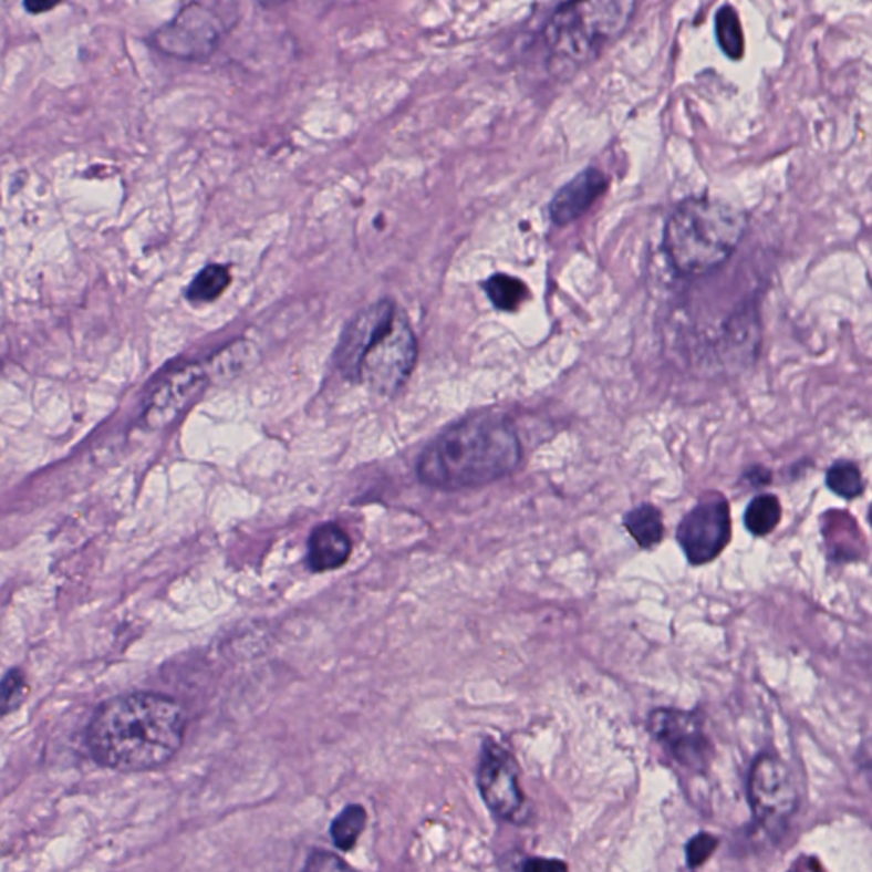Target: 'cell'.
I'll list each match as a JSON object with an SVG mask.
<instances>
[{
    "mask_svg": "<svg viewBox=\"0 0 872 872\" xmlns=\"http://www.w3.org/2000/svg\"><path fill=\"white\" fill-rule=\"evenodd\" d=\"M185 713L176 700L152 692L104 700L91 717L87 747L101 767L147 772L173 760L185 739Z\"/></svg>",
    "mask_w": 872,
    "mask_h": 872,
    "instance_id": "cell-1",
    "label": "cell"
},
{
    "mask_svg": "<svg viewBox=\"0 0 872 872\" xmlns=\"http://www.w3.org/2000/svg\"><path fill=\"white\" fill-rule=\"evenodd\" d=\"M521 460L517 429L501 414H477L436 436L423 450L418 477L429 488H479L504 479Z\"/></svg>",
    "mask_w": 872,
    "mask_h": 872,
    "instance_id": "cell-2",
    "label": "cell"
},
{
    "mask_svg": "<svg viewBox=\"0 0 872 872\" xmlns=\"http://www.w3.org/2000/svg\"><path fill=\"white\" fill-rule=\"evenodd\" d=\"M418 359V343L406 315L392 300L370 305L350 321L336 363L344 377L392 396L404 387Z\"/></svg>",
    "mask_w": 872,
    "mask_h": 872,
    "instance_id": "cell-3",
    "label": "cell"
},
{
    "mask_svg": "<svg viewBox=\"0 0 872 872\" xmlns=\"http://www.w3.org/2000/svg\"><path fill=\"white\" fill-rule=\"evenodd\" d=\"M747 232V215L725 201L688 198L669 215L665 249L684 277H700L731 258Z\"/></svg>",
    "mask_w": 872,
    "mask_h": 872,
    "instance_id": "cell-4",
    "label": "cell"
},
{
    "mask_svg": "<svg viewBox=\"0 0 872 872\" xmlns=\"http://www.w3.org/2000/svg\"><path fill=\"white\" fill-rule=\"evenodd\" d=\"M636 0H568L546 30L552 56L570 68L595 59L631 23Z\"/></svg>",
    "mask_w": 872,
    "mask_h": 872,
    "instance_id": "cell-5",
    "label": "cell"
},
{
    "mask_svg": "<svg viewBox=\"0 0 872 872\" xmlns=\"http://www.w3.org/2000/svg\"><path fill=\"white\" fill-rule=\"evenodd\" d=\"M748 799L758 823L776 828L788 823L798 808V791L788 766L772 754L755 758L748 774Z\"/></svg>",
    "mask_w": 872,
    "mask_h": 872,
    "instance_id": "cell-6",
    "label": "cell"
},
{
    "mask_svg": "<svg viewBox=\"0 0 872 872\" xmlns=\"http://www.w3.org/2000/svg\"><path fill=\"white\" fill-rule=\"evenodd\" d=\"M647 728L666 754L685 769L699 774L709 769L714 748L697 714L656 709L650 714Z\"/></svg>",
    "mask_w": 872,
    "mask_h": 872,
    "instance_id": "cell-7",
    "label": "cell"
},
{
    "mask_svg": "<svg viewBox=\"0 0 872 872\" xmlns=\"http://www.w3.org/2000/svg\"><path fill=\"white\" fill-rule=\"evenodd\" d=\"M677 539L691 564H706L722 554L731 539V513L725 496L700 499L678 526Z\"/></svg>",
    "mask_w": 872,
    "mask_h": 872,
    "instance_id": "cell-8",
    "label": "cell"
},
{
    "mask_svg": "<svg viewBox=\"0 0 872 872\" xmlns=\"http://www.w3.org/2000/svg\"><path fill=\"white\" fill-rule=\"evenodd\" d=\"M477 786L492 814L511 823H520L527 804L518 779L517 761L510 751L492 739H486L482 747Z\"/></svg>",
    "mask_w": 872,
    "mask_h": 872,
    "instance_id": "cell-9",
    "label": "cell"
},
{
    "mask_svg": "<svg viewBox=\"0 0 872 872\" xmlns=\"http://www.w3.org/2000/svg\"><path fill=\"white\" fill-rule=\"evenodd\" d=\"M222 21L210 9L189 4L154 37L160 52L179 59H205L222 38Z\"/></svg>",
    "mask_w": 872,
    "mask_h": 872,
    "instance_id": "cell-10",
    "label": "cell"
},
{
    "mask_svg": "<svg viewBox=\"0 0 872 872\" xmlns=\"http://www.w3.org/2000/svg\"><path fill=\"white\" fill-rule=\"evenodd\" d=\"M208 382H210V372L198 363L183 366L178 372H174L148 399L144 413L145 423L150 428L169 425L196 397L200 396Z\"/></svg>",
    "mask_w": 872,
    "mask_h": 872,
    "instance_id": "cell-11",
    "label": "cell"
},
{
    "mask_svg": "<svg viewBox=\"0 0 872 872\" xmlns=\"http://www.w3.org/2000/svg\"><path fill=\"white\" fill-rule=\"evenodd\" d=\"M609 188L605 174L595 167L581 170L577 178L562 186L552 198L549 214L558 227L570 226L583 217Z\"/></svg>",
    "mask_w": 872,
    "mask_h": 872,
    "instance_id": "cell-12",
    "label": "cell"
},
{
    "mask_svg": "<svg viewBox=\"0 0 872 872\" xmlns=\"http://www.w3.org/2000/svg\"><path fill=\"white\" fill-rule=\"evenodd\" d=\"M352 540L336 523H322L309 537L308 562L314 573L340 570L352 556Z\"/></svg>",
    "mask_w": 872,
    "mask_h": 872,
    "instance_id": "cell-13",
    "label": "cell"
},
{
    "mask_svg": "<svg viewBox=\"0 0 872 872\" xmlns=\"http://www.w3.org/2000/svg\"><path fill=\"white\" fill-rule=\"evenodd\" d=\"M624 527L643 549L658 546L665 536L662 511L653 505H640L629 511L624 517Z\"/></svg>",
    "mask_w": 872,
    "mask_h": 872,
    "instance_id": "cell-14",
    "label": "cell"
},
{
    "mask_svg": "<svg viewBox=\"0 0 872 872\" xmlns=\"http://www.w3.org/2000/svg\"><path fill=\"white\" fill-rule=\"evenodd\" d=\"M485 290L498 311L515 312L529 299L526 283L510 274H492L486 280Z\"/></svg>",
    "mask_w": 872,
    "mask_h": 872,
    "instance_id": "cell-15",
    "label": "cell"
},
{
    "mask_svg": "<svg viewBox=\"0 0 872 872\" xmlns=\"http://www.w3.org/2000/svg\"><path fill=\"white\" fill-rule=\"evenodd\" d=\"M782 507L777 496L760 495L751 499L745 511V527L755 537L769 536L779 526Z\"/></svg>",
    "mask_w": 872,
    "mask_h": 872,
    "instance_id": "cell-16",
    "label": "cell"
},
{
    "mask_svg": "<svg viewBox=\"0 0 872 872\" xmlns=\"http://www.w3.org/2000/svg\"><path fill=\"white\" fill-rule=\"evenodd\" d=\"M716 38L728 59L741 60L745 55L744 28L739 23L738 12L731 6H725L716 14Z\"/></svg>",
    "mask_w": 872,
    "mask_h": 872,
    "instance_id": "cell-17",
    "label": "cell"
},
{
    "mask_svg": "<svg viewBox=\"0 0 872 872\" xmlns=\"http://www.w3.org/2000/svg\"><path fill=\"white\" fill-rule=\"evenodd\" d=\"M366 811L360 804L346 806L331 823V839L340 850H352L365 830Z\"/></svg>",
    "mask_w": 872,
    "mask_h": 872,
    "instance_id": "cell-18",
    "label": "cell"
},
{
    "mask_svg": "<svg viewBox=\"0 0 872 872\" xmlns=\"http://www.w3.org/2000/svg\"><path fill=\"white\" fill-rule=\"evenodd\" d=\"M229 283V268L222 267V264H208L200 273L196 274L186 295L193 303L211 302L226 292Z\"/></svg>",
    "mask_w": 872,
    "mask_h": 872,
    "instance_id": "cell-19",
    "label": "cell"
},
{
    "mask_svg": "<svg viewBox=\"0 0 872 872\" xmlns=\"http://www.w3.org/2000/svg\"><path fill=\"white\" fill-rule=\"evenodd\" d=\"M827 486L835 495L845 499H854L864 491V479L861 470L850 460H837L827 473Z\"/></svg>",
    "mask_w": 872,
    "mask_h": 872,
    "instance_id": "cell-20",
    "label": "cell"
},
{
    "mask_svg": "<svg viewBox=\"0 0 872 872\" xmlns=\"http://www.w3.org/2000/svg\"><path fill=\"white\" fill-rule=\"evenodd\" d=\"M28 694H30V685H28L27 673L21 668L9 669L0 681V717L9 716L23 706Z\"/></svg>",
    "mask_w": 872,
    "mask_h": 872,
    "instance_id": "cell-21",
    "label": "cell"
},
{
    "mask_svg": "<svg viewBox=\"0 0 872 872\" xmlns=\"http://www.w3.org/2000/svg\"><path fill=\"white\" fill-rule=\"evenodd\" d=\"M717 845H719V842H717L716 837L710 835V833H699V835H695L694 839L687 843V849H685L688 868H699L704 862L709 861L714 852H716Z\"/></svg>",
    "mask_w": 872,
    "mask_h": 872,
    "instance_id": "cell-22",
    "label": "cell"
},
{
    "mask_svg": "<svg viewBox=\"0 0 872 872\" xmlns=\"http://www.w3.org/2000/svg\"><path fill=\"white\" fill-rule=\"evenodd\" d=\"M303 869L305 871H344V869H350V865L331 852L318 850L309 858L308 864Z\"/></svg>",
    "mask_w": 872,
    "mask_h": 872,
    "instance_id": "cell-23",
    "label": "cell"
},
{
    "mask_svg": "<svg viewBox=\"0 0 872 872\" xmlns=\"http://www.w3.org/2000/svg\"><path fill=\"white\" fill-rule=\"evenodd\" d=\"M520 869L523 871H565L568 865L562 864L561 861H546V859H527L523 864L520 865Z\"/></svg>",
    "mask_w": 872,
    "mask_h": 872,
    "instance_id": "cell-24",
    "label": "cell"
},
{
    "mask_svg": "<svg viewBox=\"0 0 872 872\" xmlns=\"http://www.w3.org/2000/svg\"><path fill=\"white\" fill-rule=\"evenodd\" d=\"M59 4L60 0H24V9L30 14H43V12L52 11Z\"/></svg>",
    "mask_w": 872,
    "mask_h": 872,
    "instance_id": "cell-25",
    "label": "cell"
},
{
    "mask_svg": "<svg viewBox=\"0 0 872 872\" xmlns=\"http://www.w3.org/2000/svg\"><path fill=\"white\" fill-rule=\"evenodd\" d=\"M283 2H286V0H259V4L268 9L278 8V6L283 4Z\"/></svg>",
    "mask_w": 872,
    "mask_h": 872,
    "instance_id": "cell-26",
    "label": "cell"
}]
</instances>
